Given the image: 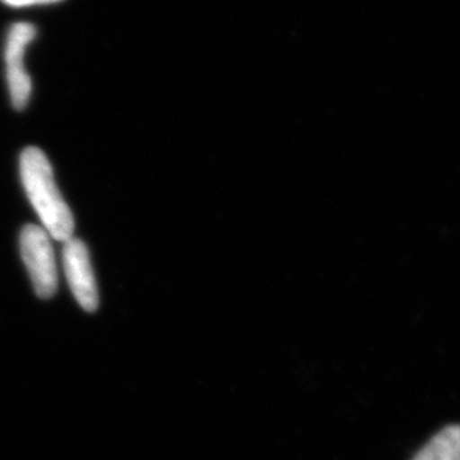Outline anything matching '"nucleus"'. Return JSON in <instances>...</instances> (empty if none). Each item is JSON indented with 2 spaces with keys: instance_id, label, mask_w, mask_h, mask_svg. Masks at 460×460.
Segmentation results:
<instances>
[{
  "instance_id": "2",
  "label": "nucleus",
  "mask_w": 460,
  "mask_h": 460,
  "mask_svg": "<svg viewBox=\"0 0 460 460\" xmlns=\"http://www.w3.org/2000/svg\"><path fill=\"white\" fill-rule=\"evenodd\" d=\"M20 252L26 265L35 293L49 299L58 292V266L53 243L44 227L27 225L20 234Z\"/></svg>"
},
{
  "instance_id": "3",
  "label": "nucleus",
  "mask_w": 460,
  "mask_h": 460,
  "mask_svg": "<svg viewBox=\"0 0 460 460\" xmlns=\"http://www.w3.org/2000/svg\"><path fill=\"white\" fill-rule=\"evenodd\" d=\"M36 27L29 22H17L9 29L4 44L6 83L9 98L15 110H24L31 94V80L26 71L24 56L31 40H35Z\"/></svg>"
},
{
  "instance_id": "5",
  "label": "nucleus",
  "mask_w": 460,
  "mask_h": 460,
  "mask_svg": "<svg viewBox=\"0 0 460 460\" xmlns=\"http://www.w3.org/2000/svg\"><path fill=\"white\" fill-rule=\"evenodd\" d=\"M412 460H460V425L439 430Z\"/></svg>"
},
{
  "instance_id": "6",
  "label": "nucleus",
  "mask_w": 460,
  "mask_h": 460,
  "mask_svg": "<svg viewBox=\"0 0 460 460\" xmlns=\"http://www.w3.org/2000/svg\"><path fill=\"white\" fill-rule=\"evenodd\" d=\"M2 2L13 8H24V6H33V4H58L62 0H2Z\"/></svg>"
},
{
  "instance_id": "4",
  "label": "nucleus",
  "mask_w": 460,
  "mask_h": 460,
  "mask_svg": "<svg viewBox=\"0 0 460 460\" xmlns=\"http://www.w3.org/2000/svg\"><path fill=\"white\" fill-rule=\"evenodd\" d=\"M63 247V266L67 284L81 308L89 313L98 310L99 295L89 248L81 239H67Z\"/></svg>"
},
{
  "instance_id": "1",
  "label": "nucleus",
  "mask_w": 460,
  "mask_h": 460,
  "mask_svg": "<svg viewBox=\"0 0 460 460\" xmlns=\"http://www.w3.org/2000/svg\"><path fill=\"white\" fill-rule=\"evenodd\" d=\"M20 177L27 198L45 232L58 243L74 236V216L54 180L53 166L38 146H27L20 155Z\"/></svg>"
}]
</instances>
